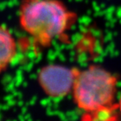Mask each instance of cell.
<instances>
[{
    "mask_svg": "<svg viewBox=\"0 0 121 121\" xmlns=\"http://www.w3.org/2000/svg\"><path fill=\"white\" fill-rule=\"evenodd\" d=\"M118 107H119V111L120 112V114H121V95H120V99H119V101H118Z\"/></svg>",
    "mask_w": 121,
    "mask_h": 121,
    "instance_id": "5b68a950",
    "label": "cell"
},
{
    "mask_svg": "<svg viewBox=\"0 0 121 121\" xmlns=\"http://www.w3.org/2000/svg\"><path fill=\"white\" fill-rule=\"evenodd\" d=\"M117 86L116 76L100 66L77 70L72 93L82 121H119Z\"/></svg>",
    "mask_w": 121,
    "mask_h": 121,
    "instance_id": "6da1fadb",
    "label": "cell"
},
{
    "mask_svg": "<svg viewBox=\"0 0 121 121\" xmlns=\"http://www.w3.org/2000/svg\"><path fill=\"white\" fill-rule=\"evenodd\" d=\"M77 70V68L49 64L39 70L38 82L48 96L60 99L72 93Z\"/></svg>",
    "mask_w": 121,
    "mask_h": 121,
    "instance_id": "3957f363",
    "label": "cell"
},
{
    "mask_svg": "<svg viewBox=\"0 0 121 121\" xmlns=\"http://www.w3.org/2000/svg\"><path fill=\"white\" fill-rule=\"evenodd\" d=\"M77 15L60 0H23L19 9L22 29L39 49L66 37Z\"/></svg>",
    "mask_w": 121,
    "mask_h": 121,
    "instance_id": "7a4b0ae2",
    "label": "cell"
},
{
    "mask_svg": "<svg viewBox=\"0 0 121 121\" xmlns=\"http://www.w3.org/2000/svg\"><path fill=\"white\" fill-rule=\"evenodd\" d=\"M17 54L16 40L10 31L0 26V73L14 60Z\"/></svg>",
    "mask_w": 121,
    "mask_h": 121,
    "instance_id": "277c9868",
    "label": "cell"
}]
</instances>
